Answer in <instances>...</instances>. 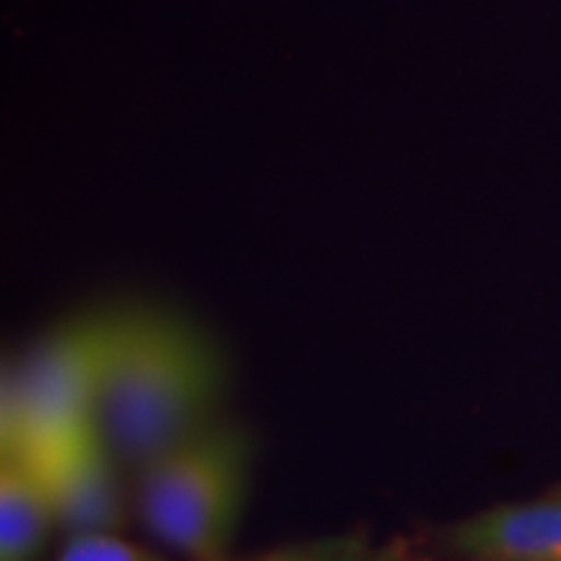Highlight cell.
<instances>
[{
	"instance_id": "1",
	"label": "cell",
	"mask_w": 561,
	"mask_h": 561,
	"mask_svg": "<svg viewBox=\"0 0 561 561\" xmlns=\"http://www.w3.org/2000/svg\"><path fill=\"white\" fill-rule=\"evenodd\" d=\"M224 388L221 351L195 322L161 307L125 305L96 424L115 458L138 473L219 419Z\"/></svg>"
},
{
	"instance_id": "2",
	"label": "cell",
	"mask_w": 561,
	"mask_h": 561,
	"mask_svg": "<svg viewBox=\"0 0 561 561\" xmlns=\"http://www.w3.org/2000/svg\"><path fill=\"white\" fill-rule=\"evenodd\" d=\"M123 310L112 305L73 314L5 364L0 450L39 453L96 419Z\"/></svg>"
},
{
	"instance_id": "3",
	"label": "cell",
	"mask_w": 561,
	"mask_h": 561,
	"mask_svg": "<svg viewBox=\"0 0 561 561\" xmlns=\"http://www.w3.org/2000/svg\"><path fill=\"white\" fill-rule=\"evenodd\" d=\"M252 439L244 426L216 419L138 471L146 528L195 561H219L240 525Z\"/></svg>"
},
{
	"instance_id": "4",
	"label": "cell",
	"mask_w": 561,
	"mask_h": 561,
	"mask_svg": "<svg viewBox=\"0 0 561 561\" xmlns=\"http://www.w3.org/2000/svg\"><path fill=\"white\" fill-rule=\"evenodd\" d=\"M45 483L55 525L76 536H112L125 523V494L110 442L89 421L45 450L32 453Z\"/></svg>"
},
{
	"instance_id": "5",
	"label": "cell",
	"mask_w": 561,
	"mask_h": 561,
	"mask_svg": "<svg viewBox=\"0 0 561 561\" xmlns=\"http://www.w3.org/2000/svg\"><path fill=\"white\" fill-rule=\"evenodd\" d=\"M432 543L455 561L561 559V489L442 525Z\"/></svg>"
},
{
	"instance_id": "6",
	"label": "cell",
	"mask_w": 561,
	"mask_h": 561,
	"mask_svg": "<svg viewBox=\"0 0 561 561\" xmlns=\"http://www.w3.org/2000/svg\"><path fill=\"white\" fill-rule=\"evenodd\" d=\"M55 523L39 468L26 453L0 450V561H34Z\"/></svg>"
},
{
	"instance_id": "7",
	"label": "cell",
	"mask_w": 561,
	"mask_h": 561,
	"mask_svg": "<svg viewBox=\"0 0 561 561\" xmlns=\"http://www.w3.org/2000/svg\"><path fill=\"white\" fill-rule=\"evenodd\" d=\"M371 553V543L367 530L356 528L335 536L310 538V541H297L278 546V549L263 551L257 557L237 559V561H367ZM229 561V559H219Z\"/></svg>"
},
{
	"instance_id": "8",
	"label": "cell",
	"mask_w": 561,
	"mask_h": 561,
	"mask_svg": "<svg viewBox=\"0 0 561 561\" xmlns=\"http://www.w3.org/2000/svg\"><path fill=\"white\" fill-rule=\"evenodd\" d=\"M58 561H161L157 553L146 551L144 546L128 543L112 536H76Z\"/></svg>"
},
{
	"instance_id": "9",
	"label": "cell",
	"mask_w": 561,
	"mask_h": 561,
	"mask_svg": "<svg viewBox=\"0 0 561 561\" xmlns=\"http://www.w3.org/2000/svg\"><path fill=\"white\" fill-rule=\"evenodd\" d=\"M367 561H426V557L419 551L416 543L396 538V541H388L380 549H371Z\"/></svg>"
},
{
	"instance_id": "10",
	"label": "cell",
	"mask_w": 561,
	"mask_h": 561,
	"mask_svg": "<svg viewBox=\"0 0 561 561\" xmlns=\"http://www.w3.org/2000/svg\"><path fill=\"white\" fill-rule=\"evenodd\" d=\"M551 561H561V559H551Z\"/></svg>"
}]
</instances>
